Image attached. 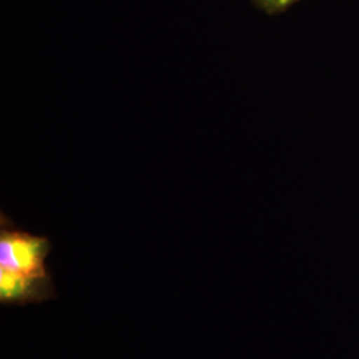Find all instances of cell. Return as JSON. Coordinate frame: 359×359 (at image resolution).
I'll return each mask as SVG.
<instances>
[{"instance_id":"obj_1","label":"cell","mask_w":359,"mask_h":359,"mask_svg":"<svg viewBox=\"0 0 359 359\" xmlns=\"http://www.w3.org/2000/svg\"><path fill=\"white\" fill-rule=\"evenodd\" d=\"M51 240L20 229L0 215V304L3 306L39 305L55 299L57 292L47 258Z\"/></svg>"},{"instance_id":"obj_2","label":"cell","mask_w":359,"mask_h":359,"mask_svg":"<svg viewBox=\"0 0 359 359\" xmlns=\"http://www.w3.org/2000/svg\"><path fill=\"white\" fill-rule=\"evenodd\" d=\"M297 1H299V0H252L253 6L256 8L268 13L270 16L285 13Z\"/></svg>"}]
</instances>
